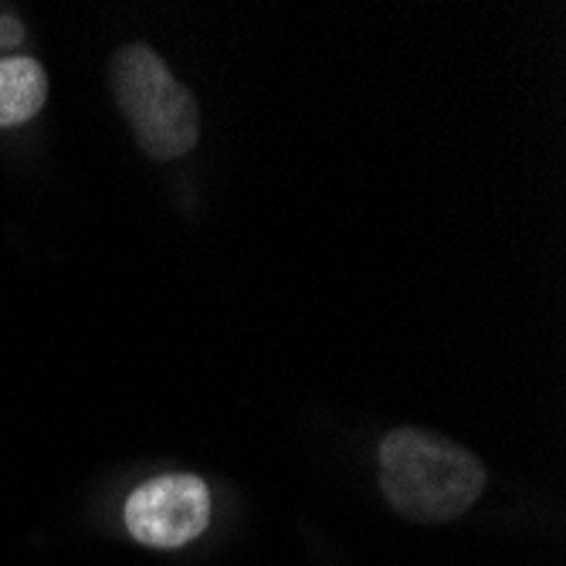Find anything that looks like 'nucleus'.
<instances>
[{"label": "nucleus", "instance_id": "f257e3e1", "mask_svg": "<svg viewBox=\"0 0 566 566\" xmlns=\"http://www.w3.org/2000/svg\"><path fill=\"white\" fill-rule=\"evenodd\" d=\"M377 458L387 502L418 526L465 516L489 482L485 465L469 448L424 428H394L384 434Z\"/></svg>", "mask_w": 566, "mask_h": 566}, {"label": "nucleus", "instance_id": "f03ea898", "mask_svg": "<svg viewBox=\"0 0 566 566\" xmlns=\"http://www.w3.org/2000/svg\"><path fill=\"white\" fill-rule=\"evenodd\" d=\"M113 98L149 160H177L200 139L193 92L177 82L170 65L149 44H123L109 62Z\"/></svg>", "mask_w": 566, "mask_h": 566}, {"label": "nucleus", "instance_id": "7ed1b4c3", "mask_svg": "<svg viewBox=\"0 0 566 566\" xmlns=\"http://www.w3.org/2000/svg\"><path fill=\"white\" fill-rule=\"evenodd\" d=\"M133 539L153 549H177L193 543L211 523V492L203 479L170 472L143 482L123 509Z\"/></svg>", "mask_w": 566, "mask_h": 566}, {"label": "nucleus", "instance_id": "20e7f679", "mask_svg": "<svg viewBox=\"0 0 566 566\" xmlns=\"http://www.w3.org/2000/svg\"><path fill=\"white\" fill-rule=\"evenodd\" d=\"M48 98V75L34 59H0V126L34 119Z\"/></svg>", "mask_w": 566, "mask_h": 566}, {"label": "nucleus", "instance_id": "39448f33", "mask_svg": "<svg viewBox=\"0 0 566 566\" xmlns=\"http://www.w3.org/2000/svg\"><path fill=\"white\" fill-rule=\"evenodd\" d=\"M24 28L14 18H0V44H18Z\"/></svg>", "mask_w": 566, "mask_h": 566}]
</instances>
